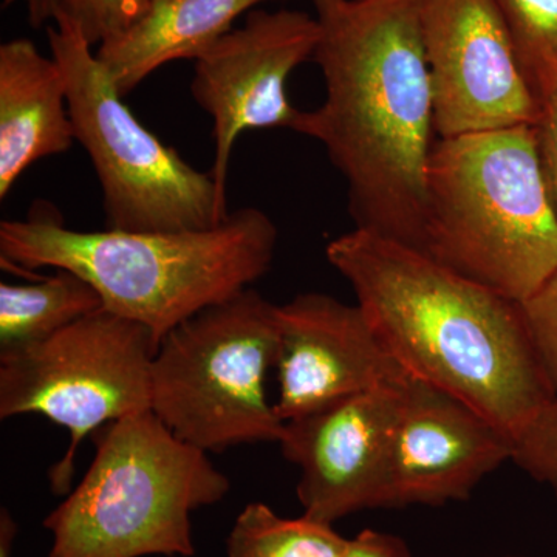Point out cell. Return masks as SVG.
I'll use <instances>...</instances> for the list:
<instances>
[{
    "label": "cell",
    "mask_w": 557,
    "mask_h": 557,
    "mask_svg": "<svg viewBox=\"0 0 557 557\" xmlns=\"http://www.w3.org/2000/svg\"><path fill=\"white\" fill-rule=\"evenodd\" d=\"M325 100L295 132L317 139L347 182L355 228L420 248L434 94L421 0H310Z\"/></svg>",
    "instance_id": "obj_1"
},
{
    "label": "cell",
    "mask_w": 557,
    "mask_h": 557,
    "mask_svg": "<svg viewBox=\"0 0 557 557\" xmlns=\"http://www.w3.org/2000/svg\"><path fill=\"white\" fill-rule=\"evenodd\" d=\"M325 255L406 373L463 399L512 442L556 397L522 304L361 228Z\"/></svg>",
    "instance_id": "obj_2"
},
{
    "label": "cell",
    "mask_w": 557,
    "mask_h": 557,
    "mask_svg": "<svg viewBox=\"0 0 557 557\" xmlns=\"http://www.w3.org/2000/svg\"><path fill=\"white\" fill-rule=\"evenodd\" d=\"M278 233L267 212L240 208L208 230L76 231L46 215L0 223L2 267L69 270L104 309L146 325L156 339L265 276Z\"/></svg>",
    "instance_id": "obj_3"
},
{
    "label": "cell",
    "mask_w": 557,
    "mask_h": 557,
    "mask_svg": "<svg viewBox=\"0 0 557 557\" xmlns=\"http://www.w3.org/2000/svg\"><path fill=\"white\" fill-rule=\"evenodd\" d=\"M418 251L525 302L557 271V215L534 126L435 139Z\"/></svg>",
    "instance_id": "obj_4"
},
{
    "label": "cell",
    "mask_w": 557,
    "mask_h": 557,
    "mask_svg": "<svg viewBox=\"0 0 557 557\" xmlns=\"http://www.w3.org/2000/svg\"><path fill=\"white\" fill-rule=\"evenodd\" d=\"M230 479L152 410L106 424L78 486L44 519L49 557H194L193 512Z\"/></svg>",
    "instance_id": "obj_5"
},
{
    "label": "cell",
    "mask_w": 557,
    "mask_h": 557,
    "mask_svg": "<svg viewBox=\"0 0 557 557\" xmlns=\"http://www.w3.org/2000/svg\"><path fill=\"white\" fill-rule=\"evenodd\" d=\"M276 354V306L255 288L244 289L161 339L150 410L180 440L207 454L278 443L285 423L265 386Z\"/></svg>",
    "instance_id": "obj_6"
},
{
    "label": "cell",
    "mask_w": 557,
    "mask_h": 557,
    "mask_svg": "<svg viewBox=\"0 0 557 557\" xmlns=\"http://www.w3.org/2000/svg\"><path fill=\"white\" fill-rule=\"evenodd\" d=\"M47 36L51 58L67 83L76 141L89 153L100 180L108 230H208L228 218L212 175L190 166L139 123L67 14H58Z\"/></svg>",
    "instance_id": "obj_7"
},
{
    "label": "cell",
    "mask_w": 557,
    "mask_h": 557,
    "mask_svg": "<svg viewBox=\"0 0 557 557\" xmlns=\"http://www.w3.org/2000/svg\"><path fill=\"white\" fill-rule=\"evenodd\" d=\"M159 346L146 325L101 309L39 343L0 350V418L42 416L69 431L67 453L49 474L57 496L70 493L87 435L150 410Z\"/></svg>",
    "instance_id": "obj_8"
},
{
    "label": "cell",
    "mask_w": 557,
    "mask_h": 557,
    "mask_svg": "<svg viewBox=\"0 0 557 557\" xmlns=\"http://www.w3.org/2000/svg\"><path fill=\"white\" fill-rule=\"evenodd\" d=\"M319 36L317 17L302 11L256 10L244 27L233 28L197 58L190 94L212 120L209 174L225 207L237 138L252 129H295L300 110L288 100L287 81L313 60Z\"/></svg>",
    "instance_id": "obj_9"
},
{
    "label": "cell",
    "mask_w": 557,
    "mask_h": 557,
    "mask_svg": "<svg viewBox=\"0 0 557 557\" xmlns=\"http://www.w3.org/2000/svg\"><path fill=\"white\" fill-rule=\"evenodd\" d=\"M438 138L534 126L541 104L493 0H421Z\"/></svg>",
    "instance_id": "obj_10"
},
{
    "label": "cell",
    "mask_w": 557,
    "mask_h": 557,
    "mask_svg": "<svg viewBox=\"0 0 557 557\" xmlns=\"http://www.w3.org/2000/svg\"><path fill=\"white\" fill-rule=\"evenodd\" d=\"M406 379L285 423L277 445L299 468L296 491L304 515L333 525L357 512L387 508L388 468Z\"/></svg>",
    "instance_id": "obj_11"
},
{
    "label": "cell",
    "mask_w": 557,
    "mask_h": 557,
    "mask_svg": "<svg viewBox=\"0 0 557 557\" xmlns=\"http://www.w3.org/2000/svg\"><path fill=\"white\" fill-rule=\"evenodd\" d=\"M276 318L274 408L284 423L409 375L357 304L304 293L276 306Z\"/></svg>",
    "instance_id": "obj_12"
},
{
    "label": "cell",
    "mask_w": 557,
    "mask_h": 557,
    "mask_svg": "<svg viewBox=\"0 0 557 557\" xmlns=\"http://www.w3.org/2000/svg\"><path fill=\"white\" fill-rule=\"evenodd\" d=\"M515 442L467 401L408 376L388 468L387 508L467 500L511 461Z\"/></svg>",
    "instance_id": "obj_13"
},
{
    "label": "cell",
    "mask_w": 557,
    "mask_h": 557,
    "mask_svg": "<svg viewBox=\"0 0 557 557\" xmlns=\"http://www.w3.org/2000/svg\"><path fill=\"white\" fill-rule=\"evenodd\" d=\"M76 141L61 65L30 39L0 46V200L36 161Z\"/></svg>",
    "instance_id": "obj_14"
},
{
    "label": "cell",
    "mask_w": 557,
    "mask_h": 557,
    "mask_svg": "<svg viewBox=\"0 0 557 557\" xmlns=\"http://www.w3.org/2000/svg\"><path fill=\"white\" fill-rule=\"evenodd\" d=\"M263 2L269 0H152L129 30L100 44L98 60L126 97L163 65L196 61Z\"/></svg>",
    "instance_id": "obj_15"
},
{
    "label": "cell",
    "mask_w": 557,
    "mask_h": 557,
    "mask_svg": "<svg viewBox=\"0 0 557 557\" xmlns=\"http://www.w3.org/2000/svg\"><path fill=\"white\" fill-rule=\"evenodd\" d=\"M104 309L100 293L69 270L32 284H0V350L47 339Z\"/></svg>",
    "instance_id": "obj_16"
},
{
    "label": "cell",
    "mask_w": 557,
    "mask_h": 557,
    "mask_svg": "<svg viewBox=\"0 0 557 557\" xmlns=\"http://www.w3.org/2000/svg\"><path fill=\"white\" fill-rule=\"evenodd\" d=\"M348 539L332 523L302 515L282 518L269 505L242 509L226 537V557H341Z\"/></svg>",
    "instance_id": "obj_17"
},
{
    "label": "cell",
    "mask_w": 557,
    "mask_h": 557,
    "mask_svg": "<svg viewBox=\"0 0 557 557\" xmlns=\"http://www.w3.org/2000/svg\"><path fill=\"white\" fill-rule=\"evenodd\" d=\"M537 101L557 87V0H493Z\"/></svg>",
    "instance_id": "obj_18"
},
{
    "label": "cell",
    "mask_w": 557,
    "mask_h": 557,
    "mask_svg": "<svg viewBox=\"0 0 557 557\" xmlns=\"http://www.w3.org/2000/svg\"><path fill=\"white\" fill-rule=\"evenodd\" d=\"M511 461L557 498V397L519 432Z\"/></svg>",
    "instance_id": "obj_19"
},
{
    "label": "cell",
    "mask_w": 557,
    "mask_h": 557,
    "mask_svg": "<svg viewBox=\"0 0 557 557\" xmlns=\"http://www.w3.org/2000/svg\"><path fill=\"white\" fill-rule=\"evenodd\" d=\"M150 3L152 0H64L61 13L78 25L91 46H100L129 30Z\"/></svg>",
    "instance_id": "obj_20"
},
{
    "label": "cell",
    "mask_w": 557,
    "mask_h": 557,
    "mask_svg": "<svg viewBox=\"0 0 557 557\" xmlns=\"http://www.w3.org/2000/svg\"><path fill=\"white\" fill-rule=\"evenodd\" d=\"M528 332L557 397V271L522 302Z\"/></svg>",
    "instance_id": "obj_21"
},
{
    "label": "cell",
    "mask_w": 557,
    "mask_h": 557,
    "mask_svg": "<svg viewBox=\"0 0 557 557\" xmlns=\"http://www.w3.org/2000/svg\"><path fill=\"white\" fill-rule=\"evenodd\" d=\"M541 115L534 124L539 163L557 215V87L539 100Z\"/></svg>",
    "instance_id": "obj_22"
},
{
    "label": "cell",
    "mask_w": 557,
    "mask_h": 557,
    "mask_svg": "<svg viewBox=\"0 0 557 557\" xmlns=\"http://www.w3.org/2000/svg\"><path fill=\"white\" fill-rule=\"evenodd\" d=\"M341 557H412V555L405 539L368 528L354 539H348L346 552Z\"/></svg>",
    "instance_id": "obj_23"
},
{
    "label": "cell",
    "mask_w": 557,
    "mask_h": 557,
    "mask_svg": "<svg viewBox=\"0 0 557 557\" xmlns=\"http://www.w3.org/2000/svg\"><path fill=\"white\" fill-rule=\"evenodd\" d=\"M27 7L28 22L32 27L40 28L57 20L64 0H24Z\"/></svg>",
    "instance_id": "obj_24"
},
{
    "label": "cell",
    "mask_w": 557,
    "mask_h": 557,
    "mask_svg": "<svg viewBox=\"0 0 557 557\" xmlns=\"http://www.w3.org/2000/svg\"><path fill=\"white\" fill-rule=\"evenodd\" d=\"M17 536V525L9 509L0 511V557H11L14 539Z\"/></svg>",
    "instance_id": "obj_25"
},
{
    "label": "cell",
    "mask_w": 557,
    "mask_h": 557,
    "mask_svg": "<svg viewBox=\"0 0 557 557\" xmlns=\"http://www.w3.org/2000/svg\"><path fill=\"white\" fill-rule=\"evenodd\" d=\"M507 557H518V556H507Z\"/></svg>",
    "instance_id": "obj_26"
}]
</instances>
